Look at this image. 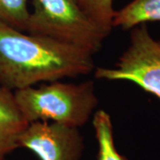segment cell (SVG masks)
I'll return each mask as SVG.
<instances>
[{"label":"cell","mask_w":160,"mask_h":160,"mask_svg":"<svg viewBox=\"0 0 160 160\" xmlns=\"http://www.w3.org/2000/svg\"><path fill=\"white\" fill-rule=\"evenodd\" d=\"M92 55L79 47L0 22V86L11 91L89 74L94 69Z\"/></svg>","instance_id":"obj_1"},{"label":"cell","mask_w":160,"mask_h":160,"mask_svg":"<svg viewBox=\"0 0 160 160\" xmlns=\"http://www.w3.org/2000/svg\"><path fill=\"white\" fill-rule=\"evenodd\" d=\"M14 99L28 123L48 121L79 128L98 105L94 83L48 82L38 87L29 86L13 92Z\"/></svg>","instance_id":"obj_2"},{"label":"cell","mask_w":160,"mask_h":160,"mask_svg":"<svg viewBox=\"0 0 160 160\" xmlns=\"http://www.w3.org/2000/svg\"><path fill=\"white\" fill-rule=\"evenodd\" d=\"M26 32L79 47L92 54L109 35L92 19L80 0H32Z\"/></svg>","instance_id":"obj_3"},{"label":"cell","mask_w":160,"mask_h":160,"mask_svg":"<svg viewBox=\"0 0 160 160\" xmlns=\"http://www.w3.org/2000/svg\"><path fill=\"white\" fill-rule=\"evenodd\" d=\"M98 79L132 82L160 99V40L149 34L146 23L131 29L129 46L111 68H98Z\"/></svg>","instance_id":"obj_4"},{"label":"cell","mask_w":160,"mask_h":160,"mask_svg":"<svg viewBox=\"0 0 160 160\" xmlns=\"http://www.w3.org/2000/svg\"><path fill=\"white\" fill-rule=\"evenodd\" d=\"M18 147L32 151L40 160H80L84 139L78 127L36 121L21 133Z\"/></svg>","instance_id":"obj_5"},{"label":"cell","mask_w":160,"mask_h":160,"mask_svg":"<svg viewBox=\"0 0 160 160\" xmlns=\"http://www.w3.org/2000/svg\"><path fill=\"white\" fill-rule=\"evenodd\" d=\"M28 122L18 108L13 92L0 86V158L18 149V139Z\"/></svg>","instance_id":"obj_6"},{"label":"cell","mask_w":160,"mask_h":160,"mask_svg":"<svg viewBox=\"0 0 160 160\" xmlns=\"http://www.w3.org/2000/svg\"><path fill=\"white\" fill-rule=\"evenodd\" d=\"M149 22H160V0H132L120 10L115 11L112 26L131 29Z\"/></svg>","instance_id":"obj_7"},{"label":"cell","mask_w":160,"mask_h":160,"mask_svg":"<svg viewBox=\"0 0 160 160\" xmlns=\"http://www.w3.org/2000/svg\"><path fill=\"white\" fill-rule=\"evenodd\" d=\"M92 126L98 142L97 160H128L117 150L111 118L105 110H98L93 114Z\"/></svg>","instance_id":"obj_8"},{"label":"cell","mask_w":160,"mask_h":160,"mask_svg":"<svg viewBox=\"0 0 160 160\" xmlns=\"http://www.w3.org/2000/svg\"><path fill=\"white\" fill-rule=\"evenodd\" d=\"M29 16L27 0H0V22L26 32Z\"/></svg>","instance_id":"obj_9"},{"label":"cell","mask_w":160,"mask_h":160,"mask_svg":"<svg viewBox=\"0 0 160 160\" xmlns=\"http://www.w3.org/2000/svg\"><path fill=\"white\" fill-rule=\"evenodd\" d=\"M89 16L109 35L111 32L115 10L113 0H80Z\"/></svg>","instance_id":"obj_10"},{"label":"cell","mask_w":160,"mask_h":160,"mask_svg":"<svg viewBox=\"0 0 160 160\" xmlns=\"http://www.w3.org/2000/svg\"><path fill=\"white\" fill-rule=\"evenodd\" d=\"M0 160H6V158H0Z\"/></svg>","instance_id":"obj_11"}]
</instances>
